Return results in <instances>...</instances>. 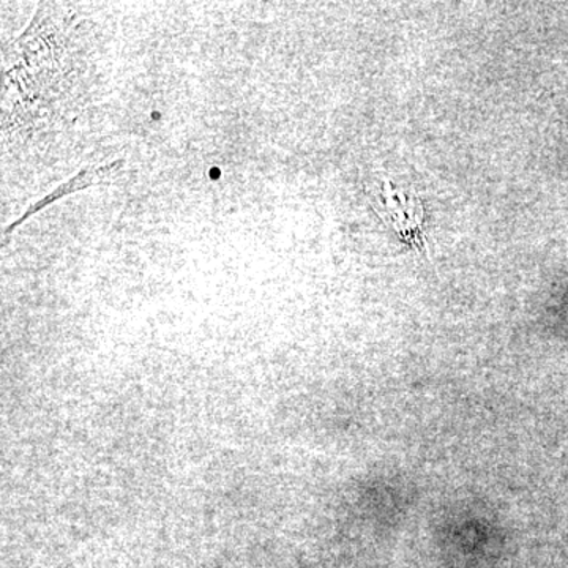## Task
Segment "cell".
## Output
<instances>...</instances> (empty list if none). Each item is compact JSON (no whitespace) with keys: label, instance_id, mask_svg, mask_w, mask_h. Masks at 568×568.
<instances>
[{"label":"cell","instance_id":"cell-2","mask_svg":"<svg viewBox=\"0 0 568 568\" xmlns=\"http://www.w3.org/2000/svg\"><path fill=\"white\" fill-rule=\"evenodd\" d=\"M123 166L122 160H115L110 164H103V166H91L85 168V170L80 171L77 175L69 179V181L63 182L62 185H59L54 192L47 194L43 200L39 201L31 205V207L26 211L24 215L21 219H18L17 222L10 224L6 230V235H11L14 230H17L20 224L24 223L26 220L31 215H36L37 212L43 211L47 205L55 203L58 200H62V197L69 196L71 193L81 192V190L89 189V186L95 185L97 182L108 181L111 175L119 173V170Z\"/></svg>","mask_w":568,"mask_h":568},{"label":"cell","instance_id":"cell-1","mask_svg":"<svg viewBox=\"0 0 568 568\" xmlns=\"http://www.w3.org/2000/svg\"><path fill=\"white\" fill-rule=\"evenodd\" d=\"M377 213L390 223L396 233L414 248H426L424 235L425 209L417 196L394 189L384 182V193L377 204Z\"/></svg>","mask_w":568,"mask_h":568}]
</instances>
